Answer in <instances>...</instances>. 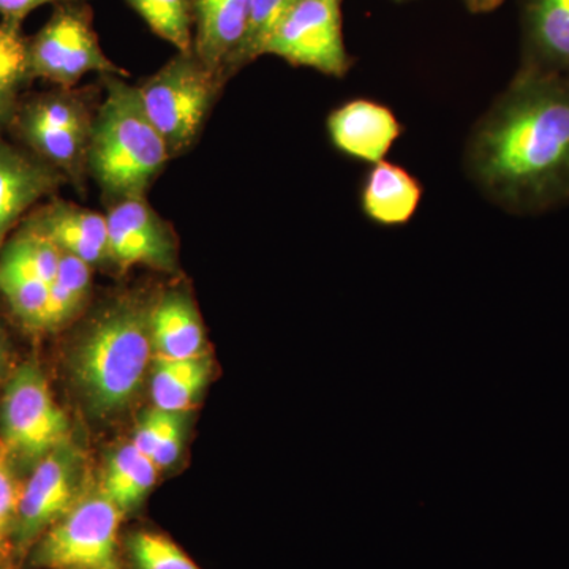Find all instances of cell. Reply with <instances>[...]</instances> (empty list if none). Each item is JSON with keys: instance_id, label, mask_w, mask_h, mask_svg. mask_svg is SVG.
I'll return each instance as SVG.
<instances>
[{"instance_id": "29", "label": "cell", "mask_w": 569, "mask_h": 569, "mask_svg": "<svg viewBox=\"0 0 569 569\" xmlns=\"http://www.w3.org/2000/svg\"><path fill=\"white\" fill-rule=\"evenodd\" d=\"M88 2V0H0V20L22 24L33 10L47 3Z\"/></svg>"}, {"instance_id": "14", "label": "cell", "mask_w": 569, "mask_h": 569, "mask_svg": "<svg viewBox=\"0 0 569 569\" xmlns=\"http://www.w3.org/2000/svg\"><path fill=\"white\" fill-rule=\"evenodd\" d=\"M252 0H192L193 52L227 84V70L249 26Z\"/></svg>"}, {"instance_id": "7", "label": "cell", "mask_w": 569, "mask_h": 569, "mask_svg": "<svg viewBox=\"0 0 569 569\" xmlns=\"http://www.w3.org/2000/svg\"><path fill=\"white\" fill-rule=\"evenodd\" d=\"M29 77L71 89L88 73L123 77L104 54L88 2L58 3L50 20L28 39Z\"/></svg>"}, {"instance_id": "11", "label": "cell", "mask_w": 569, "mask_h": 569, "mask_svg": "<svg viewBox=\"0 0 569 569\" xmlns=\"http://www.w3.org/2000/svg\"><path fill=\"white\" fill-rule=\"evenodd\" d=\"M67 182L50 163L0 138V250L14 224Z\"/></svg>"}, {"instance_id": "19", "label": "cell", "mask_w": 569, "mask_h": 569, "mask_svg": "<svg viewBox=\"0 0 569 569\" xmlns=\"http://www.w3.org/2000/svg\"><path fill=\"white\" fill-rule=\"evenodd\" d=\"M157 470L159 468L151 458L142 455L133 443L126 445L108 462L100 490L123 516L132 515L156 485Z\"/></svg>"}, {"instance_id": "22", "label": "cell", "mask_w": 569, "mask_h": 569, "mask_svg": "<svg viewBox=\"0 0 569 569\" xmlns=\"http://www.w3.org/2000/svg\"><path fill=\"white\" fill-rule=\"evenodd\" d=\"M159 39L178 52L193 51L192 0H126Z\"/></svg>"}, {"instance_id": "15", "label": "cell", "mask_w": 569, "mask_h": 569, "mask_svg": "<svg viewBox=\"0 0 569 569\" xmlns=\"http://www.w3.org/2000/svg\"><path fill=\"white\" fill-rule=\"evenodd\" d=\"M519 67L569 77V0H522Z\"/></svg>"}, {"instance_id": "27", "label": "cell", "mask_w": 569, "mask_h": 569, "mask_svg": "<svg viewBox=\"0 0 569 569\" xmlns=\"http://www.w3.org/2000/svg\"><path fill=\"white\" fill-rule=\"evenodd\" d=\"M186 422L187 413L183 411H167L162 436L152 456L157 468L171 467L181 456L186 440Z\"/></svg>"}, {"instance_id": "28", "label": "cell", "mask_w": 569, "mask_h": 569, "mask_svg": "<svg viewBox=\"0 0 569 569\" xmlns=\"http://www.w3.org/2000/svg\"><path fill=\"white\" fill-rule=\"evenodd\" d=\"M164 418H167V411L152 408V410L146 411V413L142 415L140 425H138L137 430H134L132 443L140 449L142 455L148 456V458L152 459L157 445H159L164 426Z\"/></svg>"}, {"instance_id": "31", "label": "cell", "mask_w": 569, "mask_h": 569, "mask_svg": "<svg viewBox=\"0 0 569 569\" xmlns=\"http://www.w3.org/2000/svg\"><path fill=\"white\" fill-rule=\"evenodd\" d=\"M7 366V339L6 332H3L2 323H0V380L3 378V373H6Z\"/></svg>"}, {"instance_id": "5", "label": "cell", "mask_w": 569, "mask_h": 569, "mask_svg": "<svg viewBox=\"0 0 569 569\" xmlns=\"http://www.w3.org/2000/svg\"><path fill=\"white\" fill-rule=\"evenodd\" d=\"M123 518L102 490L86 493L36 542L24 569H126Z\"/></svg>"}, {"instance_id": "12", "label": "cell", "mask_w": 569, "mask_h": 569, "mask_svg": "<svg viewBox=\"0 0 569 569\" xmlns=\"http://www.w3.org/2000/svg\"><path fill=\"white\" fill-rule=\"evenodd\" d=\"M22 224L50 239L62 253L84 261L92 269L112 264L103 213L69 201L52 200L33 211Z\"/></svg>"}, {"instance_id": "21", "label": "cell", "mask_w": 569, "mask_h": 569, "mask_svg": "<svg viewBox=\"0 0 569 569\" xmlns=\"http://www.w3.org/2000/svg\"><path fill=\"white\" fill-rule=\"evenodd\" d=\"M28 80V39L22 24L0 21V129L13 121Z\"/></svg>"}, {"instance_id": "3", "label": "cell", "mask_w": 569, "mask_h": 569, "mask_svg": "<svg viewBox=\"0 0 569 569\" xmlns=\"http://www.w3.org/2000/svg\"><path fill=\"white\" fill-rule=\"evenodd\" d=\"M103 80L107 96L93 118L88 171L112 204L146 197L171 156L146 114L137 86L116 74Z\"/></svg>"}, {"instance_id": "13", "label": "cell", "mask_w": 569, "mask_h": 569, "mask_svg": "<svg viewBox=\"0 0 569 569\" xmlns=\"http://www.w3.org/2000/svg\"><path fill=\"white\" fill-rule=\"evenodd\" d=\"M326 127L337 151L372 164L383 162L402 133V123L395 112L369 99L340 104L328 116Z\"/></svg>"}, {"instance_id": "2", "label": "cell", "mask_w": 569, "mask_h": 569, "mask_svg": "<svg viewBox=\"0 0 569 569\" xmlns=\"http://www.w3.org/2000/svg\"><path fill=\"white\" fill-rule=\"evenodd\" d=\"M151 306L118 299L97 316L74 348V385L99 417L126 410L140 395L153 353Z\"/></svg>"}, {"instance_id": "6", "label": "cell", "mask_w": 569, "mask_h": 569, "mask_svg": "<svg viewBox=\"0 0 569 569\" xmlns=\"http://www.w3.org/2000/svg\"><path fill=\"white\" fill-rule=\"evenodd\" d=\"M70 422L36 361L18 366L0 399V443L18 467L36 466L70 441Z\"/></svg>"}, {"instance_id": "9", "label": "cell", "mask_w": 569, "mask_h": 569, "mask_svg": "<svg viewBox=\"0 0 569 569\" xmlns=\"http://www.w3.org/2000/svg\"><path fill=\"white\" fill-rule=\"evenodd\" d=\"M264 54L326 77H346L353 59L343 41L342 0H298L269 37Z\"/></svg>"}, {"instance_id": "17", "label": "cell", "mask_w": 569, "mask_h": 569, "mask_svg": "<svg viewBox=\"0 0 569 569\" xmlns=\"http://www.w3.org/2000/svg\"><path fill=\"white\" fill-rule=\"evenodd\" d=\"M153 353L171 359L204 355V329L193 299L187 291L173 290L151 306Z\"/></svg>"}, {"instance_id": "24", "label": "cell", "mask_w": 569, "mask_h": 569, "mask_svg": "<svg viewBox=\"0 0 569 569\" xmlns=\"http://www.w3.org/2000/svg\"><path fill=\"white\" fill-rule=\"evenodd\" d=\"M0 295L28 331L41 332L50 283L0 264Z\"/></svg>"}, {"instance_id": "10", "label": "cell", "mask_w": 569, "mask_h": 569, "mask_svg": "<svg viewBox=\"0 0 569 569\" xmlns=\"http://www.w3.org/2000/svg\"><path fill=\"white\" fill-rule=\"evenodd\" d=\"M107 216L112 264L126 269L148 266L157 271L178 269V239L146 197L112 203Z\"/></svg>"}, {"instance_id": "1", "label": "cell", "mask_w": 569, "mask_h": 569, "mask_svg": "<svg viewBox=\"0 0 569 569\" xmlns=\"http://www.w3.org/2000/svg\"><path fill=\"white\" fill-rule=\"evenodd\" d=\"M467 173L493 204L538 216L569 203V77L520 69L471 130Z\"/></svg>"}, {"instance_id": "4", "label": "cell", "mask_w": 569, "mask_h": 569, "mask_svg": "<svg viewBox=\"0 0 569 569\" xmlns=\"http://www.w3.org/2000/svg\"><path fill=\"white\" fill-rule=\"evenodd\" d=\"M137 88L174 159L197 142L224 84L190 51L178 52Z\"/></svg>"}, {"instance_id": "16", "label": "cell", "mask_w": 569, "mask_h": 569, "mask_svg": "<svg viewBox=\"0 0 569 569\" xmlns=\"http://www.w3.org/2000/svg\"><path fill=\"white\" fill-rule=\"evenodd\" d=\"M422 198L421 182L399 164H373L362 186L367 219L380 227H403L413 219Z\"/></svg>"}, {"instance_id": "18", "label": "cell", "mask_w": 569, "mask_h": 569, "mask_svg": "<svg viewBox=\"0 0 569 569\" xmlns=\"http://www.w3.org/2000/svg\"><path fill=\"white\" fill-rule=\"evenodd\" d=\"M211 370L206 355L189 359L153 356L151 395L156 408L187 413L204 391Z\"/></svg>"}, {"instance_id": "25", "label": "cell", "mask_w": 569, "mask_h": 569, "mask_svg": "<svg viewBox=\"0 0 569 569\" xmlns=\"http://www.w3.org/2000/svg\"><path fill=\"white\" fill-rule=\"evenodd\" d=\"M298 0H252L246 37L228 66L227 80L264 56L269 37L272 36L279 22L283 20L284 14Z\"/></svg>"}, {"instance_id": "20", "label": "cell", "mask_w": 569, "mask_h": 569, "mask_svg": "<svg viewBox=\"0 0 569 569\" xmlns=\"http://www.w3.org/2000/svg\"><path fill=\"white\" fill-rule=\"evenodd\" d=\"M92 290V268L63 253L58 274L50 283L41 332H54L69 325L88 302Z\"/></svg>"}, {"instance_id": "23", "label": "cell", "mask_w": 569, "mask_h": 569, "mask_svg": "<svg viewBox=\"0 0 569 569\" xmlns=\"http://www.w3.org/2000/svg\"><path fill=\"white\" fill-rule=\"evenodd\" d=\"M126 569H201L162 531L132 530L122 538Z\"/></svg>"}, {"instance_id": "30", "label": "cell", "mask_w": 569, "mask_h": 569, "mask_svg": "<svg viewBox=\"0 0 569 569\" xmlns=\"http://www.w3.org/2000/svg\"><path fill=\"white\" fill-rule=\"evenodd\" d=\"M467 9L473 13H489V11L497 10L503 0H463Z\"/></svg>"}, {"instance_id": "8", "label": "cell", "mask_w": 569, "mask_h": 569, "mask_svg": "<svg viewBox=\"0 0 569 569\" xmlns=\"http://www.w3.org/2000/svg\"><path fill=\"white\" fill-rule=\"evenodd\" d=\"M84 481L86 456L71 440L32 467L31 475L22 482L18 507L14 531L18 568L24 569L36 542L88 493Z\"/></svg>"}, {"instance_id": "26", "label": "cell", "mask_w": 569, "mask_h": 569, "mask_svg": "<svg viewBox=\"0 0 569 569\" xmlns=\"http://www.w3.org/2000/svg\"><path fill=\"white\" fill-rule=\"evenodd\" d=\"M17 463L0 443V569H20L14 552L22 482Z\"/></svg>"}]
</instances>
